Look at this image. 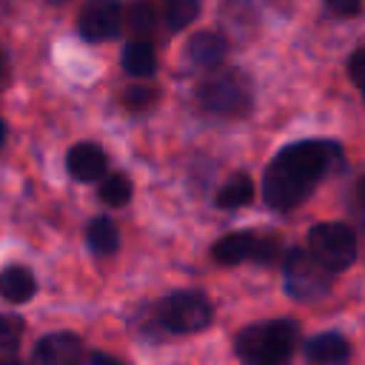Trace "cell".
<instances>
[{
  "label": "cell",
  "mask_w": 365,
  "mask_h": 365,
  "mask_svg": "<svg viewBox=\"0 0 365 365\" xmlns=\"http://www.w3.org/2000/svg\"><path fill=\"white\" fill-rule=\"evenodd\" d=\"M342 160V148L334 140H302L285 145L265 168L262 197L274 211H291L311 197L317 182Z\"/></svg>",
  "instance_id": "cell-1"
},
{
  "label": "cell",
  "mask_w": 365,
  "mask_h": 365,
  "mask_svg": "<svg viewBox=\"0 0 365 365\" xmlns=\"http://www.w3.org/2000/svg\"><path fill=\"white\" fill-rule=\"evenodd\" d=\"M297 325L291 319H268L237 334V356L251 365H277L294 354Z\"/></svg>",
  "instance_id": "cell-2"
},
{
  "label": "cell",
  "mask_w": 365,
  "mask_h": 365,
  "mask_svg": "<svg viewBox=\"0 0 365 365\" xmlns=\"http://www.w3.org/2000/svg\"><path fill=\"white\" fill-rule=\"evenodd\" d=\"M197 100L202 108H208L211 114H222V117H242L251 111L254 106V94H251V80L237 71V68H220L214 74H208L200 88H197Z\"/></svg>",
  "instance_id": "cell-3"
},
{
  "label": "cell",
  "mask_w": 365,
  "mask_h": 365,
  "mask_svg": "<svg viewBox=\"0 0 365 365\" xmlns=\"http://www.w3.org/2000/svg\"><path fill=\"white\" fill-rule=\"evenodd\" d=\"M214 308L202 291H174L157 305V319L171 334H197L211 325Z\"/></svg>",
  "instance_id": "cell-4"
},
{
  "label": "cell",
  "mask_w": 365,
  "mask_h": 365,
  "mask_svg": "<svg viewBox=\"0 0 365 365\" xmlns=\"http://www.w3.org/2000/svg\"><path fill=\"white\" fill-rule=\"evenodd\" d=\"M334 271H328L311 251L305 248H291L285 257V291L294 299L311 302L319 299L331 291Z\"/></svg>",
  "instance_id": "cell-5"
},
{
  "label": "cell",
  "mask_w": 365,
  "mask_h": 365,
  "mask_svg": "<svg viewBox=\"0 0 365 365\" xmlns=\"http://www.w3.org/2000/svg\"><path fill=\"white\" fill-rule=\"evenodd\" d=\"M308 251L334 274L356 259V234L342 222H317L308 231Z\"/></svg>",
  "instance_id": "cell-6"
},
{
  "label": "cell",
  "mask_w": 365,
  "mask_h": 365,
  "mask_svg": "<svg viewBox=\"0 0 365 365\" xmlns=\"http://www.w3.org/2000/svg\"><path fill=\"white\" fill-rule=\"evenodd\" d=\"M77 29L91 43H103V40L117 37L123 29L120 0H86L80 14H77Z\"/></svg>",
  "instance_id": "cell-7"
},
{
  "label": "cell",
  "mask_w": 365,
  "mask_h": 365,
  "mask_svg": "<svg viewBox=\"0 0 365 365\" xmlns=\"http://www.w3.org/2000/svg\"><path fill=\"white\" fill-rule=\"evenodd\" d=\"M31 359L43 362V365H71V362H80L83 359V339L77 334H68V331L46 334L34 345Z\"/></svg>",
  "instance_id": "cell-8"
},
{
  "label": "cell",
  "mask_w": 365,
  "mask_h": 365,
  "mask_svg": "<svg viewBox=\"0 0 365 365\" xmlns=\"http://www.w3.org/2000/svg\"><path fill=\"white\" fill-rule=\"evenodd\" d=\"M106 165H108V157L94 143H77L66 154V168L80 182H97L106 174Z\"/></svg>",
  "instance_id": "cell-9"
},
{
  "label": "cell",
  "mask_w": 365,
  "mask_h": 365,
  "mask_svg": "<svg viewBox=\"0 0 365 365\" xmlns=\"http://www.w3.org/2000/svg\"><path fill=\"white\" fill-rule=\"evenodd\" d=\"M225 51H228V43L217 31H200L185 46V57L197 68H214V66H220L222 57H225Z\"/></svg>",
  "instance_id": "cell-10"
},
{
  "label": "cell",
  "mask_w": 365,
  "mask_h": 365,
  "mask_svg": "<svg viewBox=\"0 0 365 365\" xmlns=\"http://www.w3.org/2000/svg\"><path fill=\"white\" fill-rule=\"evenodd\" d=\"M37 291V279L26 265H9L0 271V297L11 305L29 302Z\"/></svg>",
  "instance_id": "cell-11"
},
{
  "label": "cell",
  "mask_w": 365,
  "mask_h": 365,
  "mask_svg": "<svg viewBox=\"0 0 365 365\" xmlns=\"http://www.w3.org/2000/svg\"><path fill=\"white\" fill-rule=\"evenodd\" d=\"M305 359L311 362H342L351 356V345L342 334L328 331V334H317L305 342Z\"/></svg>",
  "instance_id": "cell-12"
},
{
  "label": "cell",
  "mask_w": 365,
  "mask_h": 365,
  "mask_svg": "<svg viewBox=\"0 0 365 365\" xmlns=\"http://www.w3.org/2000/svg\"><path fill=\"white\" fill-rule=\"evenodd\" d=\"M86 242L94 254L106 257V254H114L120 248V231L114 225V220L108 217H94L86 228Z\"/></svg>",
  "instance_id": "cell-13"
},
{
  "label": "cell",
  "mask_w": 365,
  "mask_h": 365,
  "mask_svg": "<svg viewBox=\"0 0 365 365\" xmlns=\"http://www.w3.org/2000/svg\"><path fill=\"white\" fill-rule=\"evenodd\" d=\"M123 68L134 77H151L154 68H157V54L154 48L145 43V40H131L125 48H123Z\"/></svg>",
  "instance_id": "cell-14"
},
{
  "label": "cell",
  "mask_w": 365,
  "mask_h": 365,
  "mask_svg": "<svg viewBox=\"0 0 365 365\" xmlns=\"http://www.w3.org/2000/svg\"><path fill=\"white\" fill-rule=\"evenodd\" d=\"M254 197V182L248 174H234L217 194V205L225 208V211H234V208H242L245 202H251Z\"/></svg>",
  "instance_id": "cell-15"
},
{
  "label": "cell",
  "mask_w": 365,
  "mask_h": 365,
  "mask_svg": "<svg viewBox=\"0 0 365 365\" xmlns=\"http://www.w3.org/2000/svg\"><path fill=\"white\" fill-rule=\"evenodd\" d=\"M251 245H254L251 234H228L214 245V259L220 265H237L251 257Z\"/></svg>",
  "instance_id": "cell-16"
},
{
  "label": "cell",
  "mask_w": 365,
  "mask_h": 365,
  "mask_svg": "<svg viewBox=\"0 0 365 365\" xmlns=\"http://www.w3.org/2000/svg\"><path fill=\"white\" fill-rule=\"evenodd\" d=\"M103 182H100V200L106 202V205H125L128 200H131V180L125 177V174H103L100 177Z\"/></svg>",
  "instance_id": "cell-17"
},
{
  "label": "cell",
  "mask_w": 365,
  "mask_h": 365,
  "mask_svg": "<svg viewBox=\"0 0 365 365\" xmlns=\"http://www.w3.org/2000/svg\"><path fill=\"white\" fill-rule=\"evenodd\" d=\"M200 14V0H163V17L168 29H185Z\"/></svg>",
  "instance_id": "cell-18"
},
{
  "label": "cell",
  "mask_w": 365,
  "mask_h": 365,
  "mask_svg": "<svg viewBox=\"0 0 365 365\" xmlns=\"http://www.w3.org/2000/svg\"><path fill=\"white\" fill-rule=\"evenodd\" d=\"M125 23H128V29H131L134 34L148 37V34L154 31L157 14H154V9H151L145 0H134V3L128 6V11H125Z\"/></svg>",
  "instance_id": "cell-19"
},
{
  "label": "cell",
  "mask_w": 365,
  "mask_h": 365,
  "mask_svg": "<svg viewBox=\"0 0 365 365\" xmlns=\"http://www.w3.org/2000/svg\"><path fill=\"white\" fill-rule=\"evenodd\" d=\"M23 319L17 314H0V351H11L17 348L20 336H23Z\"/></svg>",
  "instance_id": "cell-20"
},
{
  "label": "cell",
  "mask_w": 365,
  "mask_h": 365,
  "mask_svg": "<svg viewBox=\"0 0 365 365\" xmlns=\"http://www.w3.org/2000/svg\"><path fill=\"white\" fill-rule=\"evenodd\" d=\"M154 100H157L154 88H145V86H131V88H125V94H123V106L131 108V111H143V108H148Z\"/></svg>",
  "instance_id": "cell-21"
},
{
  "label": "cell",
  "mask_w": 365,
  "mask_h": 365,
  "mask_svg": "<svg viewBox=\"0 0 365 365\" xmlns=\"http://www.w3.org/2000/svg\"><path fill=\"white\" fill-rule=\"evenodd\" d=\"M279 254V240L277 237H254V245H251V259L268 265L274 262Z\"/></svg>",
  "instance_id": "cell-22"
},
{
  "label": "cell",
  "mask_w": 365,
  "mask_h": 365,
  "mask_svg": "<svg viewBox=\"0 0 365 365\" xmlns=\"http://www.w3.org/2000/svg\"><path fill=\"white\" fill-rule=\"evenodd\" d=\"M325 6L339 17H356L365 6V0H325Z\"/></svg>",
  "instance_id": "cell-23"
},
{
  "label": "cell",
  "mask_w": 365,
  "mask_h": 365,
  "mask_svg": "<svg viewBox=\"0 0 365 365\" xmlns=\"http://www.w3.org/2000/svg\"><path fill=\"white\" fill-rule=\"evenodd\" d=\"M348 71H351V80H354L359 88H365V48L354 51V57H351V63H348Z\"/></svg>",
  "instance_id": "cell-24"
},
{
  "label": "cell",
  "mask_w": 365,
  "mask_h": 365,
  "mask_svg": "<svg viewBox=\"0 0 365 365\" xmlns=\"http://www.w3.org/2000/svg\"><path fill=\"white\" fill-rule=\"evenodd\" d=\"M356 202H359V205L365 208V177H362V180L356 182Z\"/></svg>",
  "instance_id": "cell-25"
},
{
  "label": "cell",
  "mask_w": 365,
  "mask_h": 365,
  "mask_svg": "<svg viewBox=\"0 0 365 365\" xmlns=\"http://www.w3.org/2000/svg\"><path fill=\"white\" fill-rule=\"evenodd\" d=\"M3 140H6V123L0 120V145H3Z\"/></svg>",
  "instance_id": "cell-26"
},
{
  "label": "cell",
  "mask_w": 365,
  "mask_h": 365,
  "mask_svg": "<svg viewBox=\"0 0 365 365\" xmlns=\"http://www.w3.org/2000/svg\"><path fill=\"white\" fill-rule=\"evenodd\" d=\"M6 77V60H3V54H0V80Z\"/></svg>",
  "instance_id": "cell-27"
},
{
  "label": "cell",
  "mask_w": 365,
  "mask_h": 365,
  "mask_svg": "<svg viewBox=\"0 0 365 365\" xmlns=\"http://www.w3.org/2000/svg\"><path fill=\"white\" fill-rule=\"evenodd\" d=\"M48 3H68V0H48Z\"/></svg>",
  "instance_id": "cell-28"
},
{
  "label": "cell",
  "mask_w": 365,
  "mask_h": 365,
  "mask_svg": "<svg viewBox=\"0 0 365 365\" xmlns=\"http://www.w3.org/2000/svg\"><path fill=\"white\" fill-rule=\"evenodd\" d=\"M362 97H365V88H362Z\"/></svg>",
  "instance_id": "cell-29"
}]
</instances>
